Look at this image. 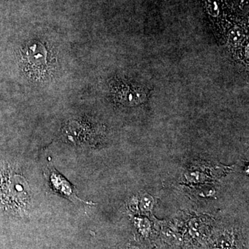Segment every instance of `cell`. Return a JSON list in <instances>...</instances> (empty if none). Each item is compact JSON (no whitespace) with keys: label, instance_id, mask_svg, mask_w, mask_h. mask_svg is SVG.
I'll return each mask as SVG.
<instances>
[{"label":"cell","instance_id":"2","mask_svg":"<svg viewBox=\"0 0 249 249\" xmlns=\"http://www.w3.org/2000/svg\"><path fill=\"white\" fill-rule=\"evenodd\" d=\"M22 60L25 71L39 78L47 66V51L43 45L34 42L22 50Z\"/></svg>","mask_w":249,"mask_h":249},{"label":"cell","instance_id":"1","mask_svg":"<svg viewBox=\"0 0 249 249\" xmlns=\"http://www.w3.org/2000/svg\"><path fill=\"white\" fill-rule=\"evenodd\" d=\"M31 191L25 178L8 170L0 178V202L18 213L26 212L30 204Z\"/></svg>","mask_w":249,"mask_h":249},{"label":"cell","instance_id":"3","mask_svg":"<svg viewBox=\"0 0 249 249\" xmlns=\"http://www.w3.org/2000/svg\"><path fill=\"white\" fill-rule=\"evenodd\" d=\"M47 175H48L51 186H52L53 189L55 190L56 192L58 191L59 193H61L62 196H66L70 200L74 201V202L81 201V202L86 203L76 196L73 191V188H72L70 182L67 181L60 174H59L58 171L54 169L52 165H49Z\"/></svg>","mask_w":249,"mask_h":249}]
</instances>
